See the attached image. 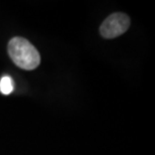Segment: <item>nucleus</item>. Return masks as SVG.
Here are the masks:
<instances>
[{
    "label": "nucleus",
    "instance_id": "obj_1",
    "mask_svg": "<svg viewBox=\"0 0 155 155\" xmlns=\"http://www.w3.org/2000/svg\"><path fill=\"white\" fill-rule=\"evenodd\" d=\"M8 54L12 61L23 70H35L40 64L39 52L25 38H12L8 43Z\"/></svg>",
    "mask_w": 155,
    "mask_h": 155
},
{
    "label": "nucleus",
    "instance_id": "obj_2",
    "mask_svg": "<svg viewBox=\"0 0 155 155\" xmlns=\"http://www.w3.org/2000/svg\"><path fill=\"white\" fill-rule=\"evenodd\" d=\"M130 26V18L126 14L116 12L111 14L100 26V33L104 38H115L123 35Z\"/></svg>",
    "mask_w": 155,
    "mask_h": 155
},
{
    "label": "nucleus",
    "instance_id": "obj_3",
    "mask_svg": "<svg viewBox=\"0 0 155 155\" xmlns=\"http://www.w3.org/2000/svg\"><path fill=\"white\" fill-rule=\"evenodd\" d=\"M13 82L9 76H4L0 80V92L3 95H9L13 91Z\"/></svg>",
    "mask_w": 155,
    "mask_h": 155
}]
</instances>
